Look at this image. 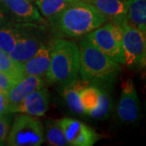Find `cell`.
I'll return each instance as SVG.
<instances>
[{
	"label": "cell",
	"instance_id": "7402d4cb",
	"mask_svg": "<svg viewBox=\"0 0 146 146\" xmlns=\"http://www.w3.org/2000/svg\"><path fill=\"white\" fill-rule=\"evenodd\" d=\"M100 89L99 102L98 106L89 112V115L92 118L98 119H104L108 118L111 108V102L108 92L105 89L103 86H98Z\"/></svg>",
	"mask_w": 146,
	"mask_h": 146
},
{
	"label": "cell",
	"instance_id": "30bf717a",
	"mask_svg": "<svg viewBox=\"0 0 146 146\" xmlns=\"http://www.w3.org/2000/svg\"><path fill=\"white\" fill-rule=\"evenodd\" d=\"M88 3L103 16L118 25H121L126 19L127 0H81Z\"/></svg>",
	"mask_w": 146,
	"mask_h": 146
},
{
	"label": "cell",
	"instance_id": "83f0119b",
	"mask_svg": "<svg viewBox=\"0 0 146 146\" xmlns=\"http://www.w3.org/2000/svg\"><path fill=\"white\" fill-rule=\"evenodd\" d=\"M1 90H2V89H0V91H1Z\"/></svg>",
	"mask_w": 146,
	"mask_h": 146
},
{
	"label": "cell",
	"instance_id": "5bb4252c",
	"mask_svg": "<svg viewBox=\"0 0 146 146\" xmlns=\"http://www.w3.org/2000/svg\"><path fill=\"white\" fill-rule=\"evenodd\" d=\"M20 20L26 22H42V17L30 0H0Z\"/></svg>",
	"mask_w": 146,
	"mask_h": 146
},
{
	"label": "cell",
	"instance_id": "7c38bea8",
	"mask_svg": "<svg viewBox=\"0 0 146 146\" xmlns=\"http://www.w3.org/2000/svg\"><path fill=\"white\" fill-rule=\"evenodd\" d=\"M50 63V50L46 46L38 49L35 54L26 62L22 63V72L25 76L37 77L46 76Z\"/></svg>",
	"mask_w": 146,
	"mask_h": 146
},
{
	"label": "cell",
	"instance_id": "484cf974",
	"mask_svg": "<svg viewBox=\"0 0 146 146\" xmlns=\"http://www.w3.org/2000/svg\"><path fill=\"white\" fill-rule=\"evenodd\" d=\"M6 21H5V17H4V15L3 13L2 12V11L0 10V29L5 27Z\"/></svg>",
	"mask_w": 146,
	"mask_h": 146
},
{
	"label": "cell",
	"instance_id": "7a4b0ae2",
	"mask_svg": "<svg viewBox=\"0 0 146 146\" xmlns=\"http://www.w3.org/2000/svg\"><path fill=\"white\" fill-rule=\"evenodd\" d=\"M106 21L94 6L82 1L72 3L54 20L58 29L72 37L86 36Z\"/></svg>",
	"mask_w": 146,
	"mask_h": 146
},
{
	"label": "cell",
	"instance_id": "8fae6325",
	"mask_svg": "<svg viewBox=\"0 0 146 146\" xmlns=\"http://www.w3.org/2000/svg\"><path fill=\"white\" fill-rule=\"evenodd\" d=\"M44 86L45 82L42 77L33 76H24L18 82H16L9 90L7 91L9 107L20 102L34 90L42 88Z\"/></svg>",
	"mask_w": 146,
	"mask_h": 146
},
{
	"label": "cell",
	"instance_id": "3957f363",
	"mask_svg": "<svg viewBox=\"0 0 146 146\" xmlns=\"http://www.w3.org/2000/svg\"><path fill=\"white\" fill-rule=\"evenodd\" d=\"M80 73V50L74 42L58 39L50 50V63L46 77L48 82L63 87Z\"/></svg>",
	"mask_w": 146,
	"mask_h": 146
},
{
	"label": "cell",
	"instance_id": "44dd1931",
	"mask_svg": "<svg viewBox=\"0 0 146 146\" xmlns=\"http://www.w3.org/2000/svg\"><path fill=\"white\" fill-rule=\"evenodd\" d=\"M21 33L17 28L5 26L0 29V49L9 54L13 50Z\"/></svg>",
	"mask_w": 146,
	"mask_h": 146
},
{
	"label": "cell",
	"instance_id": "ba28073f",
	"mask_svg": "<svg viewBox=\"0 0 146 146\" xmlns=\"http://www.w3.org/2000/svg\"><path fill=\"white\" fill-rule=\"evenodd\" d=\"M58 122L69 145L92 146L99 139L93 128L79 120L64 118L58 119Z\"/></svg>",
	"mask_w": 146,
	"mask_h": 146
},
{
	"label": "cell",
	"instance_id": "603a6c76",
	"mask_svg": "<svg viewBox=\"0 0 146 146\" xmlns=\"http://www.w3.org/2000/svg\"><path fill=\"white\" fill-rule=\"evenodd\" d=\"M10 117L7 114L0 115V145L7 141V135L10 130Z\"/></svg>",
	"mask_w": 146,
	"mask_h": 146
},
{
	"label": "cell",
	"instance_id": "d4e9b609",
	"mask_svg": "<svg viewBox=\"0 0 146 146\" xmlns=\"http://www.w3.org/2000/svg\"><path fill=\"white\" fill-rule=\"evenodd\" d=\"M9 108V102L6 91H0V115L9 114L8 113Z\"/></svg>",
	"mask_w": 146,
	"mask_h": 146
},
{
	"label": "cell",
	"instance_id": "4fadbf2b",
	"mask_svg": "<svg viewBox=\"0 0 146 146\" xmlns=\"http://www.w3.org/2000/svg\"><path fill=\"white\" fill-rule=\"evenodd\" d=\"M42 46V42L35 36L21 33L9 55L14 61L24 63L33 57Z\"/></svg>",
	"mask_w": 146,
	"mask_h": 146
},
{
	"label": "cell",
	"instance_id": "4316f807",
	"mask_svg": "<svg viewBox=\"0 0 146 146\" xmlns=\"http://www.w3.org/2000/svg\"><path fill=\"white\" fill-rule=\"evenodd\" d=\"M67 1L70 2V3H76V2H80L81 0H67Z\"/></svg>",
	"mask_w": 146,
	"mask_h": 146
},
{
	"label": "cell",
	"instance_id": "9a60e30c",
	"mask_svg": "<svg viewBox=\"0 0 146 146\" xmlns=\"http://www.w3.org/2000/svg\"><path fill=\"white\" fill-rule=\"evenodd\" d=\"M90 84L84 80H75L74 81L62 87V95L68 107L76 114H84L80 102V94Z\"/></svg>",
	"mask_w": 146,
	"mask_h": 146
},
{
	"label": "cell",
	"instance_id": "2e32d148",
	"mask_svg": "<svg viewBox=\"0 0 146 146\" xmlns=\"http://www.w3.org/2000/svg\"><path fill=\"white\" fill-rule=\"evenodd\" d=\"M125 21L146 33V0H127Z\"/></svg>",
	"mask_w": 146,
	"mask_h": 146
},
{
	"label": "cell",
	"instance_id": "5b68a950",
	"mask_svg": "<svg viewBox=\"0 0 146 146\" xmlns=\"http://www.w3.org/2000/svg\"><path fill=\"white\" fill-rule=\"evenodd\" d=\"M86 37L110 58L119 64H125L122 46L123 30L120 25L112 22L102 25L87 34Z\"/></svg>",
	"mask_w": 146,
	"mask_h": 146
},
{
	"label": "cell",
	"instance_id": "ffe728a7",
	"mask_svg": "<svg viewBox=\"0 0 146 146\" xmlns=\"http://www.w3.org/2000/svg\"><path fill=\"white\" fill-rule=\"evenodd\" d=\"M0 72L10 76L19 81L25 76L22 72V63H17L10 57L9 54L0 49Z\"/></svg>",
	"mask_w": 146,
	"mask_h": 146
},
{
	"label": "cell",
	"instance_id": "cb8c5ba5",
	"mask_svg": "<svg viewBox=\"0 0 146 146\" xmlns=\"http://www.w3.org/2000/svg\"><path fill=\"white\" fill-rule=\"evenodd\" d=\"M18 81L11 77L10 76L0 72V89L3 91H7Z\"/></svg>",
	"mask_w": 146,
	"mask_h": 146
},
{
	"label": "cell",
	"instance_id": "8992f818",
	"mask_svg": "<svg viewBox=\"0 0 146 146\" xmlns=\"http://www.w3.org/2000/svg\"><path fill=\"white\" fill-rule=\"evenodd\" d=\"M123 30L122 46L127 66H144L146 56V33L124 21L120 25Z\"/></svg>",
	"mask_w": 146,
	"mask_h": 146
},
{
	"label": "cell",
	"instance_id": "6da1fadb",
	"mask_svg": "<svg viewBox=\"0 0 146 146\" xmlns=\"http://www.w3.org/2000/svg\"><path fill=\"white\" fill-rule=\"evenodd\" d=\"M79 50L81 80L103 87L115 82L121 72L119 63L103 54L86 36L80 41Z\"/></svg>",
	"mask_w": 146,
	"mask_h": 146
},
{
	"label": "cell",
	"instance_id": "277c9868",
	"mask_svg": "<svg viewBox=\"0 0 146 146\" xmlns=\"http://www.w3.org/2000/svg\"><path fill=\"white\" fill-rule=\"evenodd\" d=\"M44 141L41 121L35 116L22 113L16 116L7 138V145L11 146H39Z\"/></svg>",
	"mask_w": 146,
	"mask_h": 146
},
{
	"label": "cell",
	"instance_id": "ac0fdd59",
	"mask_svg": "<svg viewBox=\"0 0 146 146\" xmlns=\"http://www.w3.org/2000/svg\"><path fill=\"white\" fill-rule=\"evenodd\" d=\"M100 98V89L96 85L85 87L80 94V102L83 108L84 113L89 115L98 105Z\"/></svg>",
	"mask_w": 146,
	"mask_h": 146
},
{
	"label": "cell",
	"instance_id": "d6986e66",
	"mask_svg": "<svg viewBox=\"0 0 146 146\" xmlns=\"http://www.w3.org/2000/svg\"><path fill=\"white\" fill-rule=\"evenodd\" d=\"M46 136L49 144L53 146L69 145L58 120L50 119L46 123Z\"/></svg>",
	"mask_w": 146,
	"mask_h": 146
},
{
	"label": "cell",
	"instance_id": "9c48e42d",
	"mask_svg": "<svg viewBox=\"0 0 146 146\" xmlns=\"http://www.w3.org/2000/svg\"><path fill=\"white\" fill-rule=\"evenodd\" d=\"M49 108V92L46 86L29 94L17 104L10 106L8 113H22L35 117L43 116Z\"/></svg>",
	"mask_w": 146,
	"mask_h": 146
},
{
	"label": "cell",
	"instance_id": "e0dca14e",
	"mask_svg": "<svg viewBox=\"0 0 146 146\" xmlns=\"http://www.w3.org/2000/svg\"><path fill=\"white\" fill-rule=\"evenodd\" d=\"M37 8L45 17L55 20L64 9L72 3L67 0H34Z\"/></svg>",
	"mask_w": 146,
	"mask_h": 146
},
{
	"label": "cell",
	"instance_id": "52a82bcc",
	"mask_svg": "<svg viewBox=\"0 0 146 146\" xmlns=\"http://www.w3.org/2000/svg\"><path fill=\"white\" fill-rule=\"evenodd\" d=\"M117 115L119 119L124 123H133L139 119L140 102L131 79H127L123 83L117 106Z\"/></svg>",
	"mask_w": 146,
	"mask_h": 146
},
{
	"label": "cell",
	"instance_id": "f1b7e54d",
	"mask_svg": "<svg viewBox=\"0 0 146 146\" xmlns=\"http://www.w3.org/2000/svg\"><path fill=\"white\" fill-rule=\"evenodd\" d=\"M30 1H33V0H30ZM33 1H34V0H33Z\"/></svg>",
	"mask_w": 146,
	"mask_h": 146
}]
</instances>
